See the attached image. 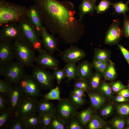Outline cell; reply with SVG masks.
Returning <instances> with one entry per match:
<instances>
[{
  "label": "cell",
  "instance_id": "1",
  "mask_svg": "<svg viewBox=\"0 0 129 129\" xmlns=\"http://www.w3.org/2000/svg\"><path fill=\"white\" fill-rule=\"evenodd\" d=\"M43 23L53 35L57 34L64 43H77L85 32L82 21L75 16L73 3L70 1L34 0Z\"/></svg>",
  "mask_w": 129,
  "mask_h": 129
},
{
  "label": "cell",
  "instance_id": "2",
  "mask_svg": "<svg viewBox=\"0 0 129 129\" xmlns=\"http://www.w3.org/2000/svg\"><path fill=\"white\" fill-rule=\"evenodd\" d=\"M27 10L25 6L0 0V26L27 17Z\"/></svg>",
  "mask_w": 129,
  "mask_h": 129
},
{
  "label": "cell",
  "instance_id": "3",
  "mask_svg": "<svg viewBox=\"0 0 129 129\" xmlns=\"http://www.w3.org/2000/svg\"><path fill=\"white\" fill-rule=\"evenodd\" d=\"M15 58L25 67H32L36 57L35 50L23 37L13 42Z\"/></svg>",
  "mask_w": 129,
  "mask_h": 129
},
{
  "label": "cell",
  "instance_id": "4",
  "mask_svg": "<svg viewBox=\"0 0 129 129\" xmlns=\"http://www.w3.org/2000/svg\"><path fill=\"white\" fill-rule=\"evenodd\" d=\"M23 37L31 44L34 49L38 52L42 50L40 37L35 27L27 18L18 22Z\"/></svg>",
  "mask_w": 129,
  "mask_h": 129
},
{
  "label": "cell",
  "instance_id": "5",
  "mask_svg": "<svg viewBox=\"0 0 129 129\" xmlns=\"http://www.w3.org/2000/svg\"><path fill=\"white\" fill-rule=\"evenodd\" d=\"M24 97L38 99L41 95L42 90L32 75L26 73L17 84Z\"/></svg>",
  "mask_w": 129,
  "mask_h": 129
},
{
  "label": "cell",
  "instance_id": "6",
  "mask_svg": "<svg viewBox=\"0 0 129 129\" xmlns=\"http://www.w3.org/2000/svg\"><path fill=\"white\" fill-rule=\"evenodd\" d=\"M32 67L31 75L42 90H50L54 88L55 79L53 73L38 65Z\"/></svg>",
  "mask_w": 129,
  "mask_h": 129
},
{
  "label": "cell",
  "instance_id": "7",
  "mask_svg": "<svg viewBox=\"0 0 129 129\" xmlns=\"http://www.w3.org/2000/svg\"><path fill=\"white\" fill-rule=\"evenodd\" d=\"M56 107L55 113L66 124L78 112V107L69 98H61Z\"/></svg>",
  "mask_w": 129,
  "mask_h": 129
},
{
  "label": "cell",
  "instance_id": "8",
  "mask_svg": "<svg viewBox=\"0 0 129 129\" xmlns=\"http://www.w3.org/2000/svg\"><path fill=\"white\" fill-rule=\"evenodd\" d=\"M26 73L25 67L14 61L6 65L2 75L4 79L12 85H16Z\"/></svg>",
  "mask_w": 129,
  "mask_h": 129
},
{
  "label": "cell",
  "instance_id": "9",
  "mask_svg": "<svg viewBox=\"0 0 129 129\" xmlns=\"http://www.w3.org/2000/svg\"><path fill=\"white\" fill-rule=\"evenodd\" d=\"M0 31V41L14 42L23 37L18 22L8 23L1 27Z\"/></svg>",
  "mask_w": 129,
  "mask_h": 129
},
{
  "label": "cell",
  "instance_id": "10",
  "mask_svg": "<svg viewBox=\"0 0 129 129\" xmlns=\"http://www.w3.org/2000/svg\"><path fill=\"white\" fill-rule=\"evenodd\" d=\"M38 52L35 61L37 65L46 69L53 70L58 68L59 61L53 54L43 48Z\"/></svg>",
  "mask_w": 129,
  "mask_h": 129
},
{
  "label": "cell",
  "instance_id": "11",
  "mask_svg": "<svg viewBox=\"0 0 129 129\" xmlns=\"http://www.w3.org/2000/svg\"><path fill=\"white\" fill-rule=\"evenodd\" d=\"M59 52V56L66 63L76 64L84 58L86 55L85 53L83 50L73 44Z\"/></svg>",
  "mask_w": 129,
  "mask_h": 129
},
{
  "label": "cell",
  "instance_id": "12",
  "mask_svg": "<svg viewBox=\"0 0 129 129\" xmlns=\"http://www.w3.org/2000/svg\"><path fill=\"white\" fill-rule=\"evenodd\" d=\"M38 101V99L24 97L16 113L14 114L24 119L32 113L36 112Z\"/></svg>",
  "mask_w": 129,
  "mask_h": 129
},
{
  "label": "cell",
  "instance_id": "13",
  "mask_svg": "<svg viewBox=\"0 0 129 129\" xmlns=\"http://www.w3.org/2000/svg\"><path fill=\"white\" fill-rule=\"evenodd\" d=\"M15 59L13 42L0 41V64L5 66Z\"/></svg>",
  "mask_w": 129,
  "mask_h": 129
},
{
  "label": "cell",
  "instance_id": "14",
  "mask_svg": "<svg viewBox=\"0 0 129 129\" xmlns=\"http://www.w3.org/2000/svg\"><path fill=\"white\" fill-rule=\"evenodd\" d=\"M122 28L119 20H114L109 27L106 34L105 42L106 44L117 43L123 35Z\"/></svg>",
  "mask_w": 129,
  "mask_h": 129
},
{
  "label": "cell",
  "instance_id": "15",
  "mask_svg": "<svg viewBox=\"0 0 129 129\" xmlns=\"http://www.w3.org/2000/svg\"><path fill=\"white\" fill-rule=\"evenodd\" d=\"M6 96L8 108L14 115L16 113L24 96L17 85L12 86L11 91Z\"/></svg>",
  "mask_w": 129,
  "mask_h": 129
},
{
  "label": "cell",
  "instance_id": "16",
  "mask_svg": "<svg viewBox=\"0 0 129 129\" xmlns=\"http://www.w3.org/2000/svg\"><path fill=\"white\" fill-rule=\"evenodd\" d=\"M27 18L35 27L41 38L43 27V23L39 11L34 4L27 8Z\"/></svg>",
  "mask_w": 129,
  "mask_h": 129
},
{
  "label": "cell",
  "instance_id": "17",
  "mask_svg": "<svg viewBox=\"0 0 129 129\" xmlns=\"http://www.w3.org/2000/svg\"><path fill=\"white\" fill-rule=\"evenodd\" d=\"M47 29L43 26L42 29L41 38L43 46L45 49L50 54H53L56 51H60L58 48L57 40L52 34L49 33Z\"/></svg>",
  "mask_w": 129,
  "mask_h": 129
},
{
  "label": "cell",
  "instance_id": "18",
  "mask_svg": "<svg viewBox=\"0 0 129 129\" xmlns=\"http://www.w3.org/2000/svg\"><path fill=\"white\" fill-rule=\"evenodd\" d=\"M55 111V107L49 100L43 98L38 101L36 112L40 116L48 114H54Z\"/></svg>",
  "mask_w": 129,
  "mask_h": 129
},
{
  "label": "cell",
  "instance_id": "19",
  "mask_svg": "<svg viewBox=\"0 0 129 129\" xmlns=\"http://www.w3.org/2000/svg\"><path fill=\"white\" fill-rule=\"evenodd\" d=\"M96 1L92 0H82L79 6V19L81 21L84 15L94 13Z\"/></svg>",
  "mask_w": 129,
  "mask_h": 129
},
{
  "label": "cell",
  "instance_id": "20",
  "mask_svg": "<svg viewBox=\"0 0 129 129\" xmlns=\"http://www.w3.org/2000/svg\"><path fill=\"white\" fill-rule=\"evenodd\" d=\"M92 64L87 60L80 63L77 66V78L86 79L92 74Z\"/></svg>",
  "mask_w": 129,
  "mask_h": 129
},
{
  "label": "cell",
  "instance_id": "21",
  "mask_svg": "<svg viewBox=\"0 0 129 129\" xmlns=\"http://www.w3.org/2000/svg\"><path fill=\"white\" fill-rule=\"evenodd\" d=\"M24 120L27 129H41L40 116L36 112L30 115Z\"/></svg>",
  "mask_w": 129,
  "mask_h": 129
},
{
  "label": "cell",
  "instance_id": "22",
  "mask_svg": "<svg viewBox=\"0 0 129 129\" xmlns=\"http://www.w3.org/2000/svg\"><path fill=\"white\" fill-rule=\"evenodd\" d=\"M63 69L66 76V82L68 83L71 80L77 78V66L76 64L66 63Z\"/></svg>",
  "mask_w": 129,
  "mask_h": 129
},
{
  "label": "cell",
  "instance_id": "23",
  "mask_svg": "<svg viewBox=\"0 0 129 129\" xmlns=\"http://www.w3.org/2000/svg\"><path fill=\"white\" fill-rule=\"evenodd\" d=\"M75 116L81 124L84 125L87 124L91 119L93 116V111L91 108L89 107L78 112Z\"/></svg>",
  "mask_w": 129,
  "mask_h": 129
},
{
  "label": "cell",
  "instance_id": "24",
  "mask_svg": "<svg viewBox=\"0 0 129 129\" xmlns=\"http://www.w3.org/2000/svg\"><path fill=\"white\" fill-rule=\"evenodd\" d=\"M13 114L10 110L7 108L0 112V129H7L10 124Z\"/></svg>",
  "mask_w": 129,
  "mask_h": 129
},
{
  "label": "cell",
  "instance_id": "25",
  "mask_svg": "<svg viewBox=\"0 0 129 129\" xmlns=\"http://www.w3.org/2000/svg\"><path fill=\"white\" fill-rule=\"evenodd\" d=\"M87 93L92 106L94 109H98L104 103V98L99 94L90 92H87Z\"/></svg>",
  "mask_w": 129,
  "mask_h": 129
},
{
  "label": "cell",
  "instance_id": "26",
  "mask_svg": "<svg viewBox=\"0 0 129 129\" xmlns=\"http://www.w3.org/2000/svg\"><path fill=\"white\" fill-rule=\"evenodd\" d=\"M7 129H27L24 120L15 114L12 116Z\"/></svg>",
  "mask_w": 129,
  "mask_h": 129
},
{
  "label": "cell",
  "instance_id": "27",
  "mask_svg": "<svg viewBox=\"0 0 129 129\" xmlns=\"http://www.w3.org/2000/svg\"><path fill=\"white\" fill-rule=\"evenodd\" d=\"M129 2L124 3L122 1L115 2L112 3V5L114 9L113 14L119 15L121 14H125L129 10V7L128 4Z\"/></svg>",
  "mask_w": 129,
  "mask_h": 129
},
{
  "label": "cell",
  "instance_id": "28",
  "mask_svg": "<svg viewBox=\"0 0 129 129\" xmlns=\"http://www.w3.org/2000/svg\"><path fill=\"white\" fill-rule=\"evenodd\" d=\"M104 124V121L101 118L94 114L88 122L87 126L89 129H98L102 128Z\"/></svg>",
  "mask_w": 129,
  "mask_h": 129
},
{
  "label": "cell",
  "instance_id": "29",
  "mask_svg": "<svg viewBox=\"0 0 129 129\" xmlns=\"http://www.w3.org/2000/svg\"><path fill=\"white\" fill-rule=\"evenodd\" d=\"M65 123L55 114L52 118L48 129H66Z\"/></svg>",
  "mask_w": 129,
  "mask_h": 129
},
{
  "label": "cell",
  "instance_id": "30",
  "mask_svg": "<svg viewBox=\"0 0 129 129\" xmlns=\"http://www.w3.org/2000/svg\"><path fill=\"white\" fill-rule=\"evenodd\" d=\"M105 79L107 80H112L115 77L116 72L113 63L110 60L107 67L104 73Z\"/></svg>",
  "mask_w": 129,
  "mask_h": 129
},
{
  "label": "cell",
  "instance_id": "31",
  "mask_svg": "<svg viewBox=\"0 0 129 129\" xmlns=\"http://www.w3.org/2000/svg\"><path fill=\"white\" fill-rule=\"evenodd\" d=\"M110 0H101L99 4L96 6L95 11L98 14H102L107 11L112 5Z\"/></svg>",
  "mask_w": 129,
  "mask_h": 129
},
{
  "label": "cell",
  "instance_id": "32",
  "mask_svg": "<svg viewBox=\"0 0 129 129\" xmlns=\"http://www.w3.org/2000/svg\"><path fill=\"white\" fill-rule=\"evenodd\" d=\"M43 98L49 100L60 101L61 98L60 97V92L59 87L57 86L51 89L48 93L44 95Z\"/></svg>",
  "mask_w": 129,
  "mask_h": 129
},
{
  "label": "cell",
  "instance_id": "33",
  "mask_svg": "<svg viewBox=\"0 0 129 129\" xmlns=\"http://www.w3.org/2000/svg\"><path fill=\"white\" fill-rule=\"evenodd\" d=\"M109 53L106 50L98 48L95 49L94 59L103 61H109Z\"/></svg>",
  "mask_w": 129,
  "mask_h": 129
},
{
  "label": "cell",
  "instance_id": "34",
  "mask_svg": "<svg viewBox=\"0 0 129 129\" xmlns=\"http://www.w3.org/2000/svg\"><path fill=\"white\" fill-rule=\"evenodd\" d=\"M89 78V81L88 82L89 88L93 90L97 88L98 86L100 80V77L97 73L92 74L88 77Z\"/></svg>",
  "mask_w": 129,
  "mask_h": 129
},
{
  "label": "cell",
  "instance_id": "35",
  "mask_svg": "<svg viewBox=\"0 0 129 129\" xmlns=\"http://www.w3.org/2000/svg\"><path fill=\"white\" fill-rule=\"evenodd\" d=\"M54 114H48L40 116V124L41 129H48Z\"/></svg>",
  "mask_w": 129,
  "mask_h": 129
},
{
  "label": "cell",
  "instance_id": "36",
  "mask_svg": "<svg viewBox=\"0 0 129 129\" xmlns=\"http://www.w3.org/2000/svg\"><path fill=\"white\" fill-rule=\"evenodd\" d=\"M73 86L74 87L81 89L84 92H87L89 89L88 82L86 79L77 78L75 80Z\"/></svg>",
  "mask_w": 129,
  "mask_h": 129
},
{
  "label": "cell",
  "instance_id": "37",
  "mask_svg": "<svg viewBox=\"0 0 129 129\" xmlns=\"http://www.w3.org/2000/svg\"><path fill=\"white\" fill-rule=\"evenodd\" d=\"M53 72L55 80L58 85L60 84L62 80L66 78L65 72L63 68H58L54 70Z\"/></svg>",
  "mask_w": 129,
  "mask_h": 129
},
{
  "label": "cell",
  "instance_id": "38",
  "mask_svg": "<svg viewBox=\"0 0 129 129\" xmlns=\"http://www.w3.org/2000/svg\"><path fill=\"white\" fill-rule=\"evenodd\" d=\"M12 84L4 79L0 80V93L7 95L11 91Z\"/></svg>",
  "mask_w": 129,
  "mask_h": 129
},
{
  "label": "cell",
  "instance_id": "39",
  "mask_svg": "<svg viewBox=\"0 0 129 129\" xmlns=\"http://www.w3.org/2000/svg\"><path fill=\"white\" fill-rule=\"evenodd\" d=\"M82 125L76 116L72 117L66 124L67 129H82Z\"/></svg>",
  "mask_w": 129,
  "mask_h": 129
},
{
  "label": "cell",
  "instance_id": "40",
  "mask_svg": "<svg viewBox=\"0 0 129 129\" xmlns=\"http://www.w3.org/2000/svg\"><path fill=\"white\" fill-rule=\"evenodd\" d=\"M83 97L70 93L69 98L74 104L79 107L83 105L85 101Z\"/></svg>",
  "mask_w": 129,
  "mask_h": 129
},
{
  "label": "cell",
  "instance_id": "41",
  "mask_svg": "<svg viewBox=\"0 0 129 129\" xmlns=\"http://www.w3.org/2000/svg\"><path fill=\"white\" fill-rule=\"evenodd\" d=\"M122 28L123 35L127 38H129V17L125 15Z\"/></svg>",
  "mask_w": 129,
  "mask_h": 129
},
{
  "label": "cell",
  "instance_id": "42",
  "mask_svg": "<svg viewBox=\"0 0 129 129\" xmlns=\"http://www.w3.org/2000/svg\"><path fill=\"white\" fill-rule=\"evenodd\" d=\"M8 108L6 95L0 93V112L6 110Z\"/></svg>",
  "mask_w": 129,
  "mask_h": 129
},
{
  "label": "cell",
  "instance_id": "43",
  "mask_svg": "<svg viewBox=\"0 0 129 129\" xmlns=\"http://www.w3.org/2000/svg\"><path fill=\"white\" fill-rule=\"evenodd\" d=\"M118 112L122 115L129 114V105L127 104H122L117 107Z\"/></svg>",
  "mask_w": 129,
  "mask_h": 129
},
{
  "label": "cell",
  "instance_id": "44",
  "mask_svg": "<svg viewBox=\"0 0 129 129\" xmlns=\"http://www.w3.org/2000/svg\"><path fill=\"white\" fill-rule=\"evenodd\" d=\"M125 122L123 120L120 118H116L114 119L113 122L114 127L117 129H123L125 124Z\"/></svg>",
  "mask_w": 129,
  "mask_h": 129
},
{
  "label": "cell",
  "instance_id": "45",
  "mask_svg": "<svg viewBox=\"0 0 129 129\" xmlns=\"http://www.w3.org/2000/svg\"><path fill=\"white\" fill-rule=\"evenodd\" d=\"M100 89L107 95L109 96L111 95V89L108 84L105 83H103L101 86Z\"/></svg>",
  "mask_w": 129,
  "mask_h": 129
},
{
  "label": "cell",
  "instance_id": "46",
  "mask_svg": "<svg viewBox=\"0 0 129 129\" xmlns=\"http://www.w3.org/2000/svg\"><path fill=\"white\" fill-rule=\"evenodd\" d=\"M125 59L129 64V51L120 44L118 45Z\"/></svg>",
  "mask_w": 129,
  "mask_h": 129
},
{
  "label": "cell",
  "instance_id": "47",
  "mask_svg": "<svg viewBox=\"0 0 129 129\" xmlns=\"http://www.w3.org/2000/svg\"><path fill=\"white\" fill-rule=\"evenodd\" d=\"M126 86L119 82L114 83L112 86V88L113 91L115 92L119 91Z\"/></svg>",
  "mask_w": 129,
  "mask_h": 129
},
{
  "label": "cell",
  "instance_id": "48",
  "mask_svg": "<svg viewBox=\"0 0 129 129\" xmlns=\"http://www.w3.org/2000/svg\"><path fill=\"white\" fill-rule=\"evenodd\" d=\"M83 90L81 89L74 87L70 93L78 96L84 97L86 96Z\"/></svg>",
  "mask_w": 129,
  "mask_h": 129
},
{
  "label": "cell",
  "instance_id": "49",
  "mask_svg": "<svg viewBox=\"0 0 129 129\" xmlns=\"http://www.w3.org/2000/svg\"><path fill=\"white\" fill-rule=\"evenodd\" d=\"M109 61L104 62L95 68L101 73H104L107 67Z\"/></svg>",
  "mask_w": 129,
  "mask_h": 129
},
{
  "label": "cell",
  "instance_id": "50",
  "mask_svg": "<svg viewBox=\"0 0 129 129\" xmlns=\"http://www.w3.org/2000/svg\"><path fill=\"white\" fill-rule=\"evenodd\" d=\"M112 109L113 107L112 105L107 106L101 112V115L103 116L108 115L111 112Z\"/></svg>",
  "mask_w": 129,
  "mask_h": 129
},
{
  "label": "cell",
  "instance_id": "51",
  "mask_svg": "<svg viewBox=\"0 0 129 129\" xmlns=\"http://www.w3.org/2000/svg\"><path fill=\"white\" fill-rule=\"evenodd\" d=\"M118 95L125 97H129V90L123 89L119 91Z\"/></svg>",
  "mask_w": 129,
  "mask_h": 129
},
{
  "label": "cell",
  "instance_id": "52",
  "mask_svg": "<svg viewBox=\"0 0 129 129\" xmlns=\"http://www.w3.org/2000/svg\"><path fill=\"white\" fill-rule=\"evenodd\" d=\"M115 101L118 102H124L128 101L129 99L126 97L119 95L115 98Z\"/></svg>",
  "mask_w": 129,
  "mask_h": 129
},
{
  "label": "cell",
  "instance_id": "53",
  "mask_svg": "<svg viewBox=\"0 0 129 129\" xmlns=\"http://www.w3.org/2000/svg\"><path fill=\"white\" fill-rule=\"evenodd\" d=\"M127 123L128 125H129V118L127 121Z\"/></svg>",
  "mask_w": 129,
  "mask_h": 129
},
{
  "label": "cell",
  "instance_id": "54",
  "mask_svg": "<svg viewBox=\"0 0 129 129\" xmlns=\"http://www.w3.org/2000/svg\"><path fill=\"white\" fill-rule=\"evenodd\" d=\"M93 0L94 1H96V2L98 0Z\"/></svg>",
  "mask_w": 129,
  "mask_h": 129
},
{
  "label": "cell",
  "instance_id": "55",
  "mask_svg": "<svg viewBox=\"0 0 129 129\" xmlns=\"http://www.w3.org/2000/svg\"><path fill=\"white\" fill-rule=\"evenodd\" d=\"M128 86L129 87V84L128 85Z\"/></svg>",
  "mask_w": 129,
  "mask_h": 129
},
{
  "label": "cell",
  "instance_id": "56",
  "mask_svg": "<svg viewBox=\"0 0 129 129\" xmlns=\"http://www.w3.org/2000/svg\"><path fill=\"white\" fill-rule=\"evenodd\" d=\"M127 129H129V128H128Z\"/></svg>",
  "mask_w": 129,
  "mask_h": 129
},
{
  "label": "cell",
  "instance_id": "57",
  "mask_svg": "<svg viewBox=\"0 0 129 129\" xmlns=\"http://www.w3.org/2000/svg\"><path fill=\"white\" fill-rule=\"evenodd\" d=\"M128 1H129V0H128Z\"/></svg>",
  "mask_w": 129,
  "mask_h": 129
}]
</instances>
